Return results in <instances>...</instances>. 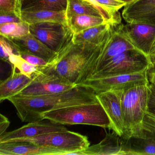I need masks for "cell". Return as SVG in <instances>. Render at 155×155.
Segmentation results:
<instances>
[{
	"label": "cell",
	"instance_id": "6da1fadb",
	"mask_svg": "<svg viewBox=\"0 0 155 155\" xmlns=\"http://www.w3.org/2000/svg\"><path fill=\"white\" fill-rule=\"evenodd\" d=\"M97 93L87 86L78 85L75 87L60 93L31 97H12L8 100L17 110L18 117L22 122L41 121L44 112L61 108L97 103Z\"/></svg>",
	"mask_w": 155,
	"mask_h": 155
},
{
	"label": "cell",
	"instance_id": "7a4b0ae2",
	"mask_svg": "<svg viewBox=\"0 0 155 155\" xmlns=\"http://www.w3.org/2000/svg\"><path fill=\"white\" fill-rule=\"evenodd\" d=\"M102 43L95 48H86L71 43L58 53L46 67L41 68V71L52 73L74 85H79L83 81L90 63L99 55Z\"/></svg>",
	"mask_w": 155,
	"mask_h": 155
},
{
	"label": "cell",
	"instance_id": "3957f363",
	"mask_svg": "<svg viewBox=\"0 0 155 155\" xmlns=\"http://www.w3.org/2000/svg\"><path fill=\"white\" fill-rule=\"evenodd\" d=\"M150 83L139 84L121 90V110L125 139L145 134L142 122L149 109Z\"/></svg>",
	"mask_w": 155,
	"mask_h": 155
},
{
	"label": "cell",
	"instance_id": "277c9868",
	"mask_svg": "<svg viewBox=\"0 0 155 155\" xmlns=\"http://www.w3.org/2000/svg\"><path fill=\"white\" fill-rule=\"evenodd\" d=\"M42 120L61 125H87L109 128L110 122L99 102L61 108L42 113Z\"/></svg>",
	"mask_w": 155,
	"mask_h": 155
},
{
	"label": "cell",
	"instance_id": "5b68a950",
	"mask_svg": "<svg viewBox=\"0 0 155 155\" xmlns=\"http://www.w3.org/2000/svg\"><path fill=\"white\" fill-rule=\"evenodd\" d=\"M151 68L148 56L137 50H130L113 57L99 71L89 79L135 73Z\"/></svg>",
	"mask_w": 155,
	"mask_h": 155
},
{
	"label": "cell",
	"instance_id": "8992f818",
	"mask_svg": "<svg viewBox=\"0 0 155 155\" xmlns=\"http://www.w3.org/2000/svg\"><path fill=\"white\" fill-rule=\"evenodd\" d=\"M32 35L54 52L58 53L73 43L74 33L68 25L54 22L30 24Z\"/></svg>",
	"mask_w": 155,
	"mask_h": 155
},
{
	"label": "cell",
	"instance_id": "52a82bcc",
	"mask_svg": "<svg viewBox=\"0 0 155 155\" xmlns=\"http://www.w3.org/2000/svg\"><path fill=\"white\" fill-rule=\"evenodd\" d=\"M11 141H25L54 147L66 150L68 152L67 155L87 148L90 145L87 136L68 130L51 132L33 137L17 139Z\"/></svg>",
	"mask_w": 155,
	"mask_h": 155
},
{
	"label": "cell",
	"instance_id": "ba28073f",
	"mask_svg": "<svg viewBox=\"0 0 155 155\" xmlns=\"http://www.w3.org/2000/svg\"><path fill=\"white\" fill-rule=\"evenodd\" d=\"M150 69L147 68L139 72L129 74L89 79L79 85L91 88L97 94L109 91L124 90L136 85L150 83L148 77Z\"/></svg>",
	"mask_w": 155,
	"mask_h": 155
},
{
	"label": "cell",
	"instance_id": "9c48e42d",
	"mask_svg": "<svg viewBox=\"0 0 155 155\" xmlns=\"http://www.w3.org/2000/svg\"><path fill=\"white\" fill-rule=\"evenodd\" d=\"M32 82L13 97H31L60 93L75 87L68 81L52 73L41 71L34 75Z\"/></svg>",
	"mask_w": 155,
	"mask_h": 155
},
{
	"label": "cell",
	"instance_id": "30bf717a",
	"mask_svg": "<svg viewBox=\"0 0 155 155\" xmlns=\"http://www.w3.org/2000/svg\"><path fill=\"white\" fill-rule=\"evenodd\" d=\"M116 30L123 35L128 41L148 57L155 46V25L132 22L119 25Z\"/></svg>",
	"mask_w": 155,
	"mask_h": 155
},
{
	"label": "cell",
	"instance_id": "8fae6325",
	"mask_svg": "<svg viewBox=\"0 0 155 155\" xmlns=\"http://www.w3.org/2000/svg\"><path fill=\"white\" fill-rule=\"evenodd\" d=\"M121 91L120 90L101 92L97 94V97L109 119V129L122 137L124 129L120 102Z\"/></svg>",
	"mask_w": 155,
	"mask_h": 155
},
{
	"label": "cell",
	"instance_id": "7c38bea8",
	"mask_svg": "<svg viewBox=\"0 0 155 155\" xmlns=\"http://www.w3.org/2000/svg\"><path fill=\"white\" fill-rule=\"evenodd\" d=\"M37 121L28 122L19 128L0 135V143L9 142L17 139L33 137L51 132L64 131L68 130L61 124L52 121Z\"/></svg>",
	"mask_w": 155,
	"mask_h": 155
},
{
	"label": "cell",
	"instance_id": "4fadbf2b",
	"mask_svg": "<svg viewBox=\"0 0 155 155\" xmlns=\"http://www.w3.org/2000/svg\"><path fill=\"white\" fill-rule=\"evenodd\" d=\"M134 49H136L135 47L123 35L114 30L113 27L112 34L96 61L90 78L99 71L113 57L127 51Z\"/></svg>",
	"mask_w": 155,
	"mask_h": 155
},
{
	"label": "cell",
	"instance_id": "5bb4252c",
	"mask_svg": "<svg viewBox=\"0 0 155 155\" xmlns=\"http://www.w3.org/2000/svg\"><path fill=\"white\" fill-rule=\"evenodd\" d=\"M68 153L66 150L54 147L25 141L0 143L1 155H66Z\"/></svg>",
	"mask_w": 155,
	"mask_h": 155
},
{
	"label": "cell",
	"instance_id": "9a60e30c",
	"mask_svg": "<svg viewBox=\"0 0 155 155\" xmlns=\"http://www.w3.org/2000/svg\"><path fill=\"white\" fill-rule=\"evenodd\" d=\"M122 17L127 23L155 25V0H135L124 7Z\"/></svg>",
	"mask_w": 155,
	"mask_h": 155
},
{
	"label": "cell",
	"instance_id": "2e32d148",
	"mask_svg": "<svg viewBox=\"0 0 155 155\" xmlns=\"http://www.w3.org/2000/svg\"><path fill=\"white\" fill-rule=\"evenodd\" d=\"M124 146L123 138L112 131V133H107L105 138L98 144L68 155H124Z\"/></svg>",
	"mask_w": 155,
	"mask_h": 155
},
{
	"label": "cell",
	"instance_id": "e0dca14e",
	"mask_svg": "<svg viewBox=\"0 0 155 155\" xmlns=\"http://www.w3.org/2000/svg\"><path fill=\"white\" fill-rule=\"evenodd\" d=\"M111 28L109 23H106L74 34L73 44L83 48H95L106 39Z\"/></svg>",
	"mask_w": 155,
	"mask_h": 155
},
{
	"label": "cell",
	"instance_id": "ac0fdd59",
	"mask_svg": "<svg viewBox=\"0 0 155 155\" xmlns=\"http://www.w3.org/2000/svg\"><path fill=\"white\" fill-rule=\"evenodd\" d=\"M8 40L13 43L18 52L23 51L30 52L44 59L48 62L57 55V53L48 48L31 33L19 38Z\"/></svg>",
	"mask_w": 155,
	"mask_h": 155
},
{
	"label": "cell",
	"instance_id": "d6986e66",
	"mask_svg": "<svg viewBox=\"0 0 155 155\" xmlns=\"http://www.w3.org/2000/svg\"><path fill=\"white\" fill-rule=\"evenodd\" d=\"M15 67H12L10 76L0 83V102L15 97L22 90L28 86L33 81L20 72H17Z\"/></svg>",
	"mask_w": 155,
	"mask_h": 155
},
{
	"label": "cell",
	"instance_id": "ffe728a7",
	"mask_svg": "<svg viewBox=\"0 0 155 155\" xmlns=\"http://www.w3.org/2000/svg\"><path fill=\"white\" fill-rule=\"evenodd\" d=\"M124 155H155V137L145 132L143 135L124 138Z\"/></svg>",
	"mask_w": 155,
	"mask_h": 155
},
{
	"label": "cell",
	"instance_id": "44dd1931",
	"mask_svg": "<svg viewBox=\"0 0 155 155\" xmlns=\"http://www.w3.org/2000/svg\"><path fill=\"white\" fill-rule=\"evenodd\" d=\"M21 19L29 24L41 22H54L68 25L66 11L39 10L22 11Z\"/></svg>",
	"mask_w": 155,
	"mask_h": 155
},
{
	"label": "cell",
	"instance_id": "7402d4cb",
	"mask_svg": "<svg viewBox=\"0 0 155 155\" xmlns=\"http://www.w3.org/2000/svg\"><path fill=\"white\" fill-rule=\"evenodd\" d=\"M21 12L39 10L66 11L68 0H21Z\"/></svg>",
	"mask_w": 155,
	"mask_h": 155
},
{
	"label": "cell",
	"instance_id": "603a6c76",
	"mask_svg": "<svg viewBox=\"0 0 155 155\" xmlns=\"http://www.w3.org/2000/svg\"><path fill=\"white\" fill-rule=\"evenodd\" d=\"M109 23L102 17L91 15H75L68 18V25L74 34L95 26Z\"/></svg>",
	"mask_w": 155,
	"mask_h": 155
},
{
	"label": "cell",
	"instance_id": "cb8c5ba5",
	"mask_svg": "<svg viewBox=\"0 0 155 155\" xmlns=\"http://www.w3.org/2000/svg\"><path fill=\"white\" fill-rule=\"evenodd\" d=\"M0 33L8 39L19 38L30 33V24L22 21L0 25Z\"/></svg>",
	"mask_w": 155,
	"mask_h": 155
},
{
	"label": "cell",
	"instance_id": "d4e9b609",
	"mask_svg": "<svg viewBox=\"0 0 155 155\" xmlns=\"http://www.w3.org/2000/svg\"><path fill=\"white\" fill-rule=\"evenodd\" d=\"M66 13L67 18L71 16L81 15H91L103 18L93 6L82 0H68Z\"/></svg>",
	"mask_w": 155,
	"mask_h": 155
},
{
	"label": "cell",
	"instance_id": "484cf974",
	"mask_svg": "<svg viewBox=\"0 0 155 155\" xmlns=\"http://www.w3.org/2000/svg\"><path fill=\"white\" fill-rule=\"evenodd\" d=\"M9 64L12 67H15L19 72L30 78L41 71V68L32 65L23 59L19 55L13 54L9 58Z\"/></svg>",
	"mask_w": 155,
	"mask_h": 155
},
{
	"label": "cell",
	"instance_id": "4316f807",
	"mask_svg": "<svg viewBox=\"0 0 155 155\" xmlns=\"http://www.w3.org/2000/svg\"><path fill=\"white\" fill-rule=\"evenodd\" d=\"M21 0H0V14H11L21 18Z\"/></svg>",
	"mask_w": 155,
	"mask_h": 155
},
{
	"label": "cell",
	"instance_id": "83f0119b",
	"mask_svg": "<svg viewBox=\"0 0 155 155\" xmlns=\"http://www.w3.org/2000/svg\"><path fill=\"white\" fill-rule=\"evenodd\" d=\"M101 7L115 17H120L118 11L127 4L120 0H95Z\"/></svg>",
	"mask_w": 155,
	"mask_h": 155
},
{
	"label": "cell",
	"instance_id": "f1b7e54d",
	"mask_svg": "<svg viewBox=\"0 0 155 155\" xmlns=\"http://www.w3.org/2000/svg\"><path fill=\"white\" fill-rule=\"evenodd\" d=\"M1 59L7 63L9 62V58L13 54H18V50L13 43L3 36L1 37Z\"/></svg>",
	"mask_w": 155,
	"mask_h": 155
},
{
	"label": "cell",
	"instance_id": "f546056e",
	"mask_svg": "<svg viewBox=\"0 0 155 155\" xmlns=\"http://www.w3.org/2000/svg\"><path fill=\"white\" fill-rule=\"evenodd\" d=\"M88 4L93 6L100 13L102 17L107 21L111 26H116L120 23V17H115L111 15L107 11L101 7L95 0H82Z\"/></svg>",
	"mask_w": 155,
	"mask_h": 155
},
{
	"label": "cell",
	"instance_id": "4dcf8cb0",
	"mask_svg": "<svg viewBox=\"0 0 155 155\" xmlns=\"http://www.w3.org/2000/svg\"><path fill=\"white\" fill-rule=\"evenodd\" d=\"M142 130L145 133L155 134V107H149L142 122Z\"/></svg>",
	"mask_w": 155,
	"mask_h": 155
},
{
	"label": "cell",
	"instance_id": "1f68e13d",
	"mask_svg": "<svg viewBox=\"0 0 155 155\" xmlns=\"http://www.w3.org/2000/svg\"><path fill=\"white\" fill-rule=\"evenodd\" d=\"M19 55L26 61L32 65L38 66L41 68L46 67L48 62L44 59L36 56L32 53L23 51H20Z\"/></svg>",
	"mask_w": 155,
	"mask_h": 155
},
{
	"label": "cell",
	"instance_id": "d6a6232c",
	"mask_svg": "<svg viewBox=\"0 0 155 155\" xmlns=\"http://www.w3.org/2000/svg\"><path fill=\"white\" fill-rule=\"evenodd\" d=\"M0 25L23 21L21 18L11 14H0Z\"/></svg>",
	"mask_w": 155,
	"mask_h": 155
},
{
	"label": "cell",
	"instance_id": "836d02e7",
	"mask_svg": "<svg viewBox=\"0 0 155 155\" xmlns=\"http://www.w3.org/2000/svg\"><path fill=\"white\" fill-rule=\"evenodd\" d=\"M10 124V121L8 119L2 114H0V135L6 132Z\"/></svg>",
	"mask_w": 155,
	"mask_h": 155
},
{
	"label": "cell",
	"instance_id": "e575fe53",
	"mask_svg": "<svg viewBox=\"0 0 155 155\" xmlns=\"http://www.w3.org/2000/svg\"><path fill=\"white\" fill-rule=\"evenodd\" d=\"M150 88L151 93L150 97L149 107H155V85L150 83Z\"/></svg>",
	"mask_w": 155,
	"mask_h": 155
},
{
	"label": "cell",
	"instance_id": "d590c367",
	"mask_svg": "<svg viewBox=\"0 0 155 155\" xmlns=\"http://www.w3.org/2000/svg\"><path fill=\"white\" fill-rule=\"evenodd\" d=\"M150 61L151 64V68L155 69V46L150 51L148 56Z\"/></svg>",
	"mask_w": 155,
	"mask_h": 155
},
{
	"label": "cell",
	"instance_id": "8d00e7d4",
	"mask_svg": "<svg viewBox=\"0 0 155 155\" xmlns=\"http://www.w3.org/2000/svg\"><path fill=\"white\" fill-rule=\"evenodd\" d=\"M148 77L150 83L155 85V69L149 71Z\"/></svg>",
	"mask_w": 155,
	"mask_h": 155
},
{
	"label": "cell",
	"instance_id": "74e56055",
	"mask_svg": "<svg viewBox=\"0 0 155 155\" xmlns=\"http://www.w3.org/2000/svg\"><path fill=\"white\" fill-rule=\"evenodd\" d=\"M120 1L124 2H126L127 4V3H129L130 2H132L134 1L135 0H120Z\"/></svg>",
	"mask_w": 155,
	"mask_h": 155
}]
</instances>
